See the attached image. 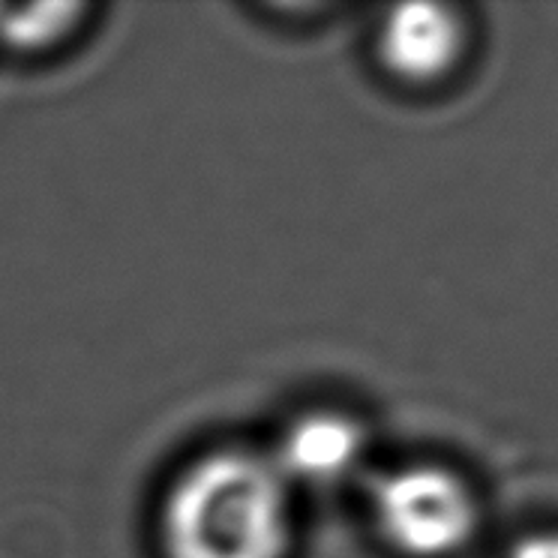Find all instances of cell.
Segmentation results:
<instances>
[{"label":"cell","mask_w":558,"mask_h":558,"mask_svg":"<svg viewBox=\"0 0 558 558\" xmlns=\"http://www.w3.org/2000/svg\"><path fill=\"white\" fill-rule=\"evenodd\" d=\"M289 498L277 465L243 450L193 462L162 508L169 558H282Z\"/></svg>","instance_id":"cell-1"},{"label":"cell","mask_w":558,"mask_h":558,"mask_svg":"<svg viewBox=\"0 0 558 558\" xmlns=\"http://www.w3.org/2000/svg\"><path fill=\"white\" fill-rule=\"evenodd\" d=\"M376 520L402 556L441 558L474 532V501L460 477L436 465H409L376 486Z\"/></svg>","instance_id":"cell-2"},{"label":"cell","mask_w":558,"mask_h":558,"mask_svg":"<svg viewBox=\"0 0 558 558\" xmlns=\"http://www.w3.org/2000/svg\"><path fill=\"white\" fill-rule=\"evenodd\" d=\"M462 27L448 7L402 3L390 10L378 34V58L402 82L424 85L445 75L460 58Z\"/></svg>","instance_id":"cell-3"},{"label":"cell","mask_w":558,"mask_h":558,"mask_svg":"<svg viewBox=\"0 0 558 558\" xmlns=\"http://www.w3.org/2000/svg\"><path fill=\"white\" fill-rule=\"evenodd\" d=\"M364 433L352 417L325 412L306 414L279 445V474H292L310 484H328L352 472L361 460Z\"/></svg>","instance_id":"cell-4"},{"label":"cell","mask_w":558,"mask_h":558,"mask_svg":"<svg viewBox=\"0 0 558 558\" xmlns=\"http://www.w3.org/2000/svg\"><path fill=\"white\" fill-rule=\"evenodd\" d=\"M82 15L78 3H39V7H0V39L13 49H43L70 34Z\"/></svg>","instance_id":"cell-5"},{"label":"cell","mask_w":558,"mask_h":558,"mask_svg":"<svg viewBox=\"0 0 558 558\" xmlns=\"http://www.w3.org/2000/svg\"><path fill=\"white\" fill-rule=\"evenodd\" d=\"M510 558H558V534H532L520 546H513Z\"/></svg>","instance_id":"cell-6"}]
</instances>
